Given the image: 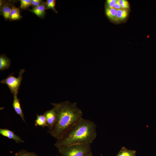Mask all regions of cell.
<instances>
[{"instance_id": "obj_1", "label": "cell", "mask_w": 156, "mask_h": 156, "mask_svg": "<svg viewBox=\"0 0 156 156\" xmlns=\"http://www.w3.org/2000/svg\"><path fill=\"white\" fill-rule=\"evenodd\" d=\"M51 104L55 110L56 118L54 127L50 134L57 140L83 118V113L76 102L66 101Z\"/></svg>"}, {"instance_id": "obj_19", "label": "cell", "mask_w": 156, "mask_h": 156, "mask_svg": "<svg viewBox=\"0 0 156 156\" xmlns=\"http://www.w3.org/2000/svg\"><path fill=\"white\" fill-rule=\"evenodd\" d=\"M45 2L41 0H31V5L33 8L41 5H44Z\"/></svg>"}, {"instance_id": "obj_4", "label": "cell", "mask_w": 156, "mask_h": 156, "mask_svg": "<svg viewBox=\"0 0 156 156\" xmlns=\"http://www.w3.org/2000/svg\"><path fill=\"white\" fill-rule=\"evenodd\" d=\"M25 71L24 69L20 70L18 77H14V73H12L6 78L1 81V83L6 84L10 92L13 96L17 95L19 87L23 79V75Z\"/></svg>"}, {"instance_id": "obj_14", "label": "cell", "mask_w": 156, "mask_h": 156, "mask_svg": "<svg viewBox=\"0 0 156 156\" xmlns=\"http://www.w3.org/2000/svg\"><path fill=\"white\" fill-rule=\"evenodd\" d=\"M105 14L108 17L113 21H116L117 10L114 8H106Z\"/></svg>"}, {"instance_id": "obj_13", "label": "cell", "mask_w": 156, "mask_h": 156, "mask_svg": "<svg viewBox=\"0 0 156 156\" xmlns=\"http://www.w3.org/2000/svg\"><path fill=\"white\" fill-rule=\"evenodd\" d=\"M136 153L135 151L129 150L123 147L116 156H136Z\"/></svg>"}, {"instance_id": "obj_15", "label": "cell", "mask_w": 156, "mask_h": 156, "mask_svg": "<svg viewBox=\"0 0 156 156\" xmlns=\"http://www.w3.org/2000/svg\"><path fill=\"white\" fill-rule=\"evenodd\" d=\"M128 15V12L127 10H117L116 21H120L125 19Z\"/></svg>"}, {"instance_id": "obj_11", "label": "cell", "mask_w": 156, "mask_h": 156, "mask_svg": "<svg viewBox=\"0 0 156 156\" xmlns=\"http://www.w3.org/2000/svg\"><path fill=\"white\" fill-rule=\"evenodd\" d=\"M10 60L6 57L5 55H0V70H4L8 69L10 66Z\"/></svg>"}, {"instance_id": "obj_18", "label": "cell", "mask_w": 156, "mask_h": 156, "mask_svg": "<svg viewBox=\"0 0 156 156\" xmlns=\"http://www.w3.org/2000/svg\"><path fill=\"white\" fill-rule=\"evenodd\" d=\"M20 8L22 9H25L31 6V0H20Z\"/></svg>"}, {"instance_id": "obj_2", "label": "cell", "mask_w": 156, "mask_h": 156, "mask_svg": "<svg viewBox=\"0 0 156 156\" xmlns=\"http://www.w3.org/2000/svg\"><path fill=\"white\" fill-rule=\"evenodd\" d=\"M94 122L82 118L69 129L54 144L57 148L73 145L92 143L96 136Z\"/></svg>"}, {"instance_id": "obj_22", "label": "cell", "mask_w": 156, "mask_h": 156, "mask_svg": "<svg viewBox=\"0 0 156 156\" xmlns=\"http://www.w3.org/2000/svg\"><path fill=\"white\" fill-rule=\"evenodd\" d=\"M114 8L116 10L122 9L120 4L119 0H116V3L114 5Z\"/></svg>"}, {"instance_id": "obj_16", "label": "cell", "mask_w": 156, "mask_h": 156, "mask_svg": "<svg viewBox=\"0 0 156 156\" xmlns=\"http://www.w3.org/2000/svg\"><path fill=\"white\" fill-rule=\"evenodd\" d=\"M14 156H39L36 153L29 152L25 150L19 151L17 152Z\"/></svg>"}, {"instance_id": "obj_9", "label": "cell", "mask_w": 156, "mask_h": 156, "mask_svg": "<svg viewBox=\"0 0 156 156\" xmlns=\"http://www.w3.org/2000/svg\"><path fill=\"white\" fill-rule=\"evenodd\" d=\"M44 5H41L33 8L32 9H29L31 12L34 13L41 18H44L46 12Z\"/></svg>"}, {"instance_id": "obj_21", "label": "cell", "mask_w": 156, "mask_h": 156, "mask_svg": "<svg viewBox=\"0 0 156 156\" xmlns=\"http://www.w3.org/2000/svg\"><path fill=\"white\" fill-rule=\"evenodd\" d=\"M116 0H107L106 1V5L107 8H114Z\"/></svg>"}, {"instance_id": "obj_10", "label": "cell", "mask_w": 156, "mask_h": 156, "mask_svg": "<svg viewBox=\"0 0 156 156\" xmlns=\"http://www.w3.org/2000/svg\"><path fill=\"white\" fill-rule=\"evenodd\" d=\"M22 17L19 9L14 6L12 5L9 19L12 21L18 20L20 19Z\"/></svg>"}, {"instance_id": "obj_3", "label": "cell", "mask_w": 156, "mask_h": 156, "mask_svg": "<svg viewBox=\"0 0 156 156\" xmlns=\"http://www.w3.org/2000/svg\"><path fill=\"white\" fill-rule=\"evenodd\" d=\"M62 156H91L92 155L91 144H82L57 148Z\"/></svg>"}, {"instance_id": "obj_17", "label": "cell", "mask_w": 156, "mask_h": 156, "mask_svg": "<svg viewBox=\"0 0 156 156\" xmlns=\"http://www.w3.org/2000/svg\"><path fill=\"white\" fill-rule=\"evenodd\" d=\"M55 3L56 1L55 0H47L46 2H45V4L46 10L51 9L55 12L57 13V12L55 8Z\"/></svg>"}, {"instance_id": "obj_23", "label": "cell", "mask_w": 156, "mask_h": 156, "mask_svg": "<svg viewBox=\"0 0 156 156\" xmlns=\"http://www.w3.org/2000/svg\"><path fill=\"white\" fill-rule=\"evenodd\" d=\"M91 156H92V155H91Z\"/></svg>"}, {"instance_id": "obj_7", "label": "cell", "mask_w": 156, "mask_h": 156, "mask_svg": "<svg viewBox=\"0 0 156 156\" xmlns=\"http://www.w3.org/2000/svg\"><path fill=\"white\" fill-rule=\"evenodd\" d=\"M0 13L5 20L9 19L12 6L10 3L0 0Z\"/></svg>"}, {"instance_id": "obj_8", "label": "cell", "mask_w": 156, "mask_h": 156, "mask_svg": "<svg viewBox=\"0 0 156 156\" xmlns=\"http://www.w3.org/2000/svg\"><path fill=\"white\" fill-rule=\"evenodd\" d=\"M12 103L13 107L17 114L19 115L22 120L25 122L24 116L21 107L19 99L17 97V95H14Z\"/></svg>"}, {"instance_id": "obj_12", "label": "cell", "mask_w": 156, "mask_h": 156, "mask_svg": "<svg viewBox=\"0 0 156 156\" xmlns=\"http://www.w3.org/2000/svg\"><path fill=\"white\" fill-rule=\"evenodd\" d=\"M35 125L36 126H40L43 127H47L46 119L44 114L37 115L35 121Z\"/></svg>"}, {"instance_id": "obj_20", "label": "cell", "mask_w": 156, "mask_h": 156, "mask_svg": "<svg viewBox=\"0 0 156 156\" xmlns=\"http://www.w3.org/2000/svg\"><path fill=\"white\" fill-rule=\"evenodd\" d=\"M122 9L127 10L129 8V3L126 0H119Z\"/></svg>"}, {"instance_id": "obj_5", "label": "cell", "mask_w": 156, "mask_h": 156, "mask_svg": "<svg viewBox=\"0 0 156 156\" xmlns=\"http://www.w3.org/2000/svg\"><path fill=\"white\" fill-rule=\"evenodd\" d=\"M44 114L46 119L48 131L50 133L53 130L56 122V114L55 110L53 107L52 109L46 111Z\"/></svg>"}, {"instance_id": "obj_6", "label": "cell", "mask_w": 156, "mask_h": 156, "mask_svg": "<svg viewBox=\"0 0 156 156\" xmlns=\"http://www.w3.org/2000/svg\"><path fill=\"white\" fill-rule=\"evenodd\" d=\"M0 134L3 136L14 140L16 143H23L25 142L20 137L16 135L13 131L8 129L0 128Z\"/></svg>"}]
</instances>
